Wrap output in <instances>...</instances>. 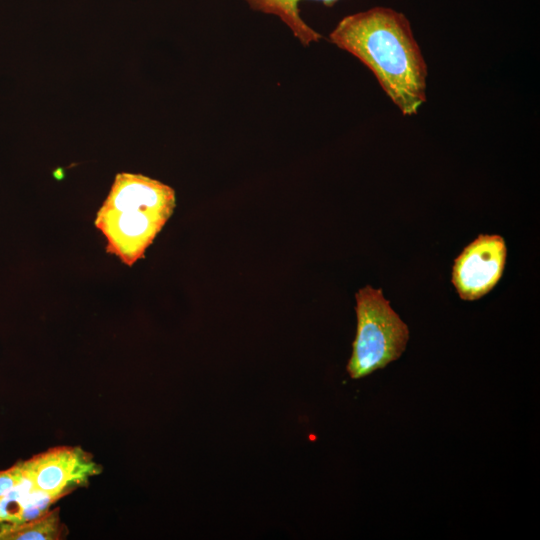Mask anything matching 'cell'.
<instances>
[{
  "label": "cell",
  "mask_w": 540,
  "mask_h": 540,
  "mask_svg": "<svg viewBox=\"0 0 540 540\" xmlns=\"http://www.w3.org/2000/svg\"><path fill=\"white\" fill-rule=\"evenodd\" d=\"M175 207L168 185L128 172L117 173L98 210L95 226L107 240L106 250L128 266L143 258Z\"/></svg>",
  "instance_id": "7a4b0ae2"
},
{
  "label": "cell",
  "mask_w": 540,
  "mask_h": 540,
  "mask_svg": "<svg viewBox=\"0 0 540 540\" xmlns=\"http://www.w3.org/2000/svg\"><path fill=\"white\" fill-rule=\"evenodd\" d=\"M329 41L366 65L404 116L416 115L426 102L427 64L402 12L377 6L348 15Z\"/></svg>",
  "instance_id": "6da1fadb"
},
{
  "label": "cell",
  "mask_w": 540,
  "mask_h": 540,
  "mask_svg": "<svg viewBox=\"0 0 540 540\" xmlns=\"http://www.w3.org/2000/svg\"><path fill=\"white\" fill-rule=\"evenodd\" d=\"M507 248L500 235H479L455 259L452 283L461 299L472 301L490 292L500 280Z\"/></svg>",
  "instance_id": "5b68a950"
},
{
  "label": "cell",
  "mask_w": 540,
  "mask_h": 540,
  "mask_svg": "<svg viewBox=\"0 0 540 540\" xmlns=\"http://www.w3.org/2000/svg\"><path fill=\"white\" fill-rule=\"evenodd\" d=\"M67 535L68 529L61 521L60 507H55L39 518L7 530L0 540H60Z\"/></svg>",
  "instance_id": "52a82bcc"
},
{
  "label": "cell",
  "mask_w": 540,
  "mask_h": 540,
  "mask_svg": "<svg viewBox=\"0 0 540 540\" xmlns=\"http://www.w3.org/2000/svg\"><path fill=\"white\" fill-rule=\"evenodd\" d=\"M356 314L357 332L347 371L351 378L360 379L402 355L409 329L384 298L382 290L370 285L356 293Z\"/></svg>",
  "instance_id": "3957f363"
},
{
  "label": "cell",
  "mask_w": 540,
  "mask_h": 540,
  "mask_svg": "<svg viewBox=\"0 0 540 540\" xmlns=\"http://www.w3.org/2000/svg\"><path fill=\"white\" fill-rule=\"evenodd\" d=\"M35 488L59 501L102 473V466L80 446H57L23 460Z\"/></svg>",
  "instance_id": "277c9868"
},
{
  "label": "cell",
  "mask_w": 540,
  "mask_h": 540,
  "mask_svg": "<svg viewBox=\"0 0 540 540\" xmlns=\"http://www.w3.org/2000/svg\"><path fill=\"white\" fill-rule=\"evenodd\" d=\"M22 460L8 469L0 470V498L10 492L23 477Z\"/></svg>",
  "instance_id": "ba28073f"
},
{
  "label": "cell",
  "mask_w": 540,
  "mask_h": 540,
  "mask_svg": "<svg viewBox=\"0 0 540 540\" xmlns=\"http://www.w3.org/2000/svg\"><path fill=\"white\" fill-rule=\"evenodd\" d=\"M255 11L278 16L304 45L317 42L322 35L308 26L300 17L298 3L300 0H246ZM326 6H332L339 0H318Z\"/></svg>",
  "instance_id": "8992f818"
}]
</instances>
